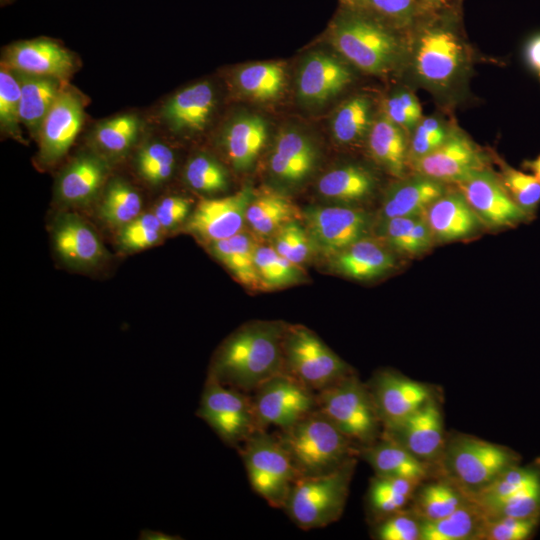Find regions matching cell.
I'll return each instance as SVG.
<instances>
[{"mask_svg": "<svg viewBox=\"0 0 540 540\" xmlns=\"http://www.w3.org/2000/svg\"><path fill=\"white\" fill-rule=\"evenodd\" d=\"M457 20V10L428 14L410 30L413 79L439 97L462 90L471 68V55Z\"/></svg>", "mask_w": 540, "mask_h": 540, "instance_id": "6da1fadb", "label": "cell"}, {"mask_svg": "<svg viewBox=\"0 0 540 540\" xmlns=\"http://www.w3.org/2000/svg\"><path fill=\"white\" fill-rule=\"evenodd\" d=\"M286 327L276 322H255L233 333L220 347L208 378L249 393L283 371Z\"/></svg>", "mask_w": 540, "mask_h": 540, "instance_id": "7a4b0ae2", "label": "cell"}, {"mask_svg": "<svg viewBox=\"0 0 540 540\" xmlns=\"http://www.w3.org/2000/svg\"><path fill=\"white\" fill-rule=\"evenodd\" d=\"M394 28L365 9L342 6L329 27L336 50L358 69L370 74L391 71L403 58Z\"/></svg>", "mask_w": 540, "mask_h": 540, "instance_id": "3957f363", "label": "cell"}, {"mask_svg": "<svg viewBox=\"0 0 540 540\" xmlns=\"http://www.w3.org/2000/svg\"><path fill=\"white\" fill-rule=\"evenodd\" d=\"M277 437L299 478L330 473L359 455L358 447L317 409Z\"/></svg>", "mask_w": 540, "mask_h": 540, "instance_id": "277c9868", "label": "cell"}, {"mask_svg": "<svg viewBox=\"0 0 540 540\" xmlns=\"http://www.w3.org/2000/svg\"><path fill=\"white\" fill-rule=\"evenodd\" d=\"M356 457L338 469L319 476L300 477L292 485L283 509L302 529L325 527L344 510Z\"/></svg>", "mask_w": 540, "mask_h": 540, "instance_id": "5b68a950", "label": "cell"}, {"mask_svg": "<svg viewBox=\"0 0 540 540\" xmlns=\"http://www.w3.org/2000/svg\"><path fill=\"white\" fill-rule=\"evenodd\" d=\"M320 411L351 442L369 446L381 436L382 425L372 393L350 374L316 393Z\"/></svg>", "mask_w": 540, "mask_h": 540, "instance_id": "8992f818", "label": "cell"}, {"mask_svg": "<svg viewBox=\"0 0 540 540\" xmlns=\"http://www.w3.org/2000/svg\"><path fill=\"white\" fill-rule=\"evenodd\" d=\"M283 371L315 393L352 374L347 363L301 325L285 329Z\"/></svg>", "mask_w": 540, "mask_h": 540, "instance_id": "52a82bcc", "label": "cell"}, {"mask_svg": "<svg viewBox=\"0 0 540 540\" xmlns=\"http://www.w3.org/2000/svg\"><path fill=\"white\" fill-rule=\"evenodd\" d=\"M239 452L253 490L269 505L284 508L299 475L278 437L258 431L245 441Z\"/></svg>", "mask_w": 540, "mask_h": 540, "instance_id": "ba28073f", "label": "cell"}, {"mask_svg": "<svg viewBox=\"0 0 540 540\" xmlns=\"http://www.w3.org/2000/svg\"><path fill=\"white\" fill-rule=\"evenodd\" d=\"M445 458L451 481L464 494L485 487L520 460L519 455L507 447L471 436L454 438Z\"/></svg>", "mask_w": 540, "mask_h": 540, "instance_id": "9c48e42d", "label": "cell"}, {"mask_svg": "<svg viewBox=\"0 0 540 540\" xmlns=\"http://www.w3.org/2000/svg\"><path fill=\"white\" fill-rule=\"evenodd\" d=\"M196 415L205 421L227 445L240 447L253 434L257 425L253 399L247 393L224 386L208 378Z\"/></svg>", "mask_w": 540, "mask_h": 540, "instance_id": "30bf717a", "label": "cell"}, {"mask_svg": "<svg viewBox=\"0 0 540 540\" xmlns=\"http://www.w3.org/2000/svg\"><path fill=\"white\" fill-rule=\"evenodd\" d=\"M253 406L257 425L286 429L317 409L316 393L282 371L255 391Z\"/></svg>", "mask_w": 540, "mask_h": 540, "instance_id": "8fae6325", "label": "cell"}, {"mask_svg": "<svg viewBox=\"0 0 540 540\" xmlns=\"http://www.w3.org/2000/svg\"><path fill=\"white\" fill-rule=\"evenodd\" d=\"M410 167L416 174L444 184L457 185L488 168V156L471 138L454 126L441 146Z\"/></svg>", "mask_w": 540, "mask_h": 540, "instance_id": "7c38bea8", "label": "cell"}, {"mask_svg": "<svg viewBox=\"0 0 540 540\" xmlns=\"http://www.w3.org/2000/svg\"><path fill=\"white\" fill-rule=\"evenodd\" d=\"M303 216L315 247L331 257L367 236L370 225L365 211L347 206H312Z\"/></svg>", "mask_w": 540, "mask_h": 540, "instance_id": "4fadbf2b", "label": "cell"}, {"mask_svg": "<svg viewBox=\"0 0 540 540\" xmlns=\"http://www.w3.org/2000/svg\"><path fill=\"white\" fill-rule=\"evenodd\" d=\"M457 186L485 227H514L531 219L511 199L498 175L489 168L477 172Z\"/></svg>", "mask_w": 540, "mask_h": 540, "instance_id": "5bb4252c", "label": "cell"}, {"mask_svg": "<svg viewBox=\"0 0 540 540\" xmlns=\"http://www.w3.org/2000/svg\"><path fill=\"white\" fill-rule=\"evenodd\" d=\"M254 195L249 187L223 197L201 200L186 223V230L209 243L242 232L246 210Z\"/></svg>", "mask_w": 540, "mask_h": 540, "instance_id": "9a60e30c", "label": "cell"}, {"mask_svg": "<svg viewBox=\"0 0 540 540\" xmlns=\"http://www.w3.org/2000/svg\"><path fill=\"white\" fill-rule=\"evenodd\" d=\"M83 119L82 99L75 92L61 88L37 137L43 164H54L66 154L80 132Z\"/></svg>", "mask_w": 540, "mask_h": 540, "instance_id": "2e32d148", "label": "cell"}, {"mask_svg": "<svg viewBox=\"0 0 540 540\" xmlns=\"http://www.w3.org/2000/svg\"><path fill=\"white\" fill-rule=\"evenodd\" d=\"M381 437L390 438L425 463L435 461L444 451L443 418L431 398L400 423L386 427Z\"/></svg>", "mask_w": 540, "mask_h": 540, "instance_id": "e0dca14e", "label": "cell"}, {"mask_svg": "<svg viewBox=\"0 0 540 540\" xmlns=\"http://www.w3.org/2000/svg\"><path fill=\"white\" fill-rule=\"evenodd\" d=\"M369 389L384 428L400 423L431 399L425 384L392 371L375 375Z\"/></svg>", "mask_w": 540, "mask_h": 540, "instance_id": "ac0fdd59", "label": "cell"}, {"mask_svg": "<svg viewBox=\"0 0 540 540\" xmlns=\"http://www.w3.org/2000/svg\"><path fill=\"white\" fill-rule=\"evenodd\" d=\"M3 63L18 73L59 81L67 79L75 70L72 54L48 39L26 40L10 45L6 49Z\"/></svg>", "mask_w": 540, "mask_h": 540, "instance_id": "d6986e66", "label": "cell"}, {"mask_svg": "<svg viewBox=\"0 0 540 540\" xmlns=\"http://www.w3.org/2000/svg\"><path fill=\"white\" fill-rule=\"evenodd\" d=\"M352 81L351 71L336 58L320 52L308 55L297 76L302 101L320 104L339 94Z\"/></svg>", "mask_w": 540, "mask_h": 540, "instance_id": "ffe728a7", "label": "cell"}, {"mask_svg": "<svg viewBox=\"0 0 540 540\" xmlns=\"http://www.w3.org/2000/svg\"><path fill=\"white\" fill-rule=\"evenodd\" d=\"M423 215L436 242L470 238L484 226L459 190L443 194Z\"/></svg>", "mask_w": 540, "mask_h": 540, "instance_id": "44dd1931", "label": "cell"}, {"mask_svg": "<svg viewBox=\"0 0 540 540\" xmlns=\"http://www.w3.org/2000/svg\"><path fill=\"white\" fill-rule=\"evenodd\" d=\"M215 102L211 84L199 82L172 96L163 106L162 118L177 133L201 131L210 120Z\"/></svg>", "mask_w": 540, "mask_h": 540, "instance_id": "7402d4cb", "label": "cell"}, {"mask_svg": "<svg viewBox=\"0 0 540 540\" xmlns=\"http://www.w3.org/2000/svg\"><path fill=\"white\" fill-rule=\"evenodd\" d=\"M446 192V184L420 174L400 178L384 196L380 220L422 215Z\"/></svg>", "mask_w": 540, "mask_h": 540, "instance_id": "603a6c76", "label": "cell"}, {"mask_svg": "<svg viewBox=\"0 0 540 540\" xmlns=\"http://www.w3.org/2000/svg\"><path fill=\"white\" fill-rule=\"evenodd\" d=\"M395 265L392 250L381 240L367 236L333 256V266L338 273L359 281L381 277Z\"/></svg>", "mask_w": 540, "mask_h": 540, "instance_id": "cb8c5ba5", "label": "cell"}, {"mask_svg": "<svg viewBox=\"0 0 540 540\" xmlns=\"http://www.w3.org/2000/svg\"><path fill=\"white\" fill-rule=\"evenodd\" d=\"M316 149L311 140L296 130L281 132L270 155L269 167L275 177L286 183H298L312 171Z\"/></svg>", "mask_w": 540, "mask_h": 540, "instance_id": "d4e9b609", "label": "cell"}, {"mask_svg": "<svg viewBox=\"0 0 540 540\" xmlns=\"http://www.w3.org/2000/svg\"><path fill=\"white\" fill-rule=\"evenodd\" d=\"M406 133L382 113L373 121L367 135L372 158L389 174L399 179L405 177L409 167V139Z\"/></svg>", "mask_w": 540, "mask_h": 540, "instance_id": "484cf974", "label": "cell"}, {"mask_svg": "<svg viewBox=\"0 0 540 540\" xmlns=\"http://www.w3.org/2000/svg\"><path fill=\"white\" fill-rule=\"evenodd\" d=\"M381 441L362 447L359 455L373 468L375 475L421 482L428 475L427 463L418 459L398 442L381 437Z\"/></svg>", "mask_w": 540, "mask_h": 540, "instance_id": "4316f807", "label": "cell"}, {"mask_svg": "<svg viewBox=\"0 0 540 540\" xmlns=\"http://www.w3.org/2000/svg\"><path fill=\"white\" fill-rule=\"evenodd\" d=\"M267 139L265 121L257 115L235 118L224 130L223 145L232 166L249 169L256 161Z\"/></svg>", "mask_w": 540, "mask_h": 540, "instance_id": "83f0119b", "label": "cell"}, {"mask_svg": "<svg viewBox=\"0 0 540 540\" xmlns=\"http://www.w3.org/2000/svg\"><path fill=\"white\" fill-rule=\"evenodd\" d=\"M54 242L60 257L73 266H92L104 255L95 232L77 217L69 216L58 224Z\"/></svg>", "mask_w": 540, "mask_h": 540, "instance_id": "f1b7e54d", "label": "cell"}, {"mask_svg": "<svg viewBox=\"0 0 540 540\" xmlns=\"http://www.w3.org/2000/svg\"><path fill=\"white\" fill-rule=\"evenodd\" d=\"M15 73L21 89L20 121L32 135L38 137L43 120L61 90V81L49 77Z\"/></svg>", "mask_w": 540, "mask_h": 540, "instance_id": "f546056e", "label": "cell"}, {"mask_svg": "<svg viewBox=\"0 0 540 540\" xmlns=\"http://www.w3.org/2000/svg\"><path fill=\"white\" fill-rule=\"evenodd\" d=\"M257 246L252 235L243 231L209 243L211 254L225 265L242 285L254 290L262 288L255 265Z\"/></svg>", "mask_w": 540, "mask_h": 540, "instance_id": "4dcf8cb0", "label": "cell"}, {"mask_svg": "<svg viewBox=\"0 0 540 540\" xmlns=\"http://www.w3.org/2000/svg\"><path fill=\"white\" fill-rule=\"evenodd\" d=\"M299 213L284 195L265 189L254 193L246 210V223L259 237L274 235L285 224L295 221Z\"/></svg>", "mask_w": 540, "mask_h": 540, "instance_id": "1f68e13d", "label": "cell"}, {"mask_svg": "<svg viewBox=\"0 0 540 540\" xmlns=\"http://www.w3.org/2000/svg\"><path fill=\"white\" fill-rule=\"evenodd\" d=\"M376 179L366 168L345 165L325 173L318 181V192L325 198L355 203L367 199L375 190Z\"/></svg>", "mask_w": 540, "mask_h": 540, "instance_id": "d6a6232c", "label": "cell"}, {"mask_svg": "<svg viewBox=\"0 0 540 540\" xmlns=\"http://www.w3.org/2000/svg\"><path fill=\"white\" fill-rule=\"evenodd\" d=\"M378 230L386 246L406 256L423 254L435 242L423 214L380 221Z\"/></svg>", "mask_w": 540, "mask_h": 540, "instance_id": "836d02e7", "label": "cell"}, {"mask_svg": "<svg viewBox=\"0 0 540 540\" xmlns=\"http://www.w3.org/2000/svg\"><path fill=\"white\" fill-rule=\"evenodd\" d=\"M105 177L104 164L93 156H82L63 173L59 181V195L68 203H82L91 199Z\"/></svg>", "mask_w": 540, "mask_h": 540, "instance_id": "e575fe53", "label": "cell"}, {"mask_svg": "<svg viewBox=\"0 0 540 540\" xmlns=\"http://www.w3.org/2000/svg\"><path fill=\"white\" fill-rule=\"evenodd\" d=\"M412 511L422 521L444 518L464 505L468 499L451 480L436 481L417 488Z\"/></svg>", "mask_w": 540, "mask_h": 540, "instance_id": "d590c367", "label": "cell"}, {"mask_svg": "<svg viewBox=\"0 0 540 540\" xmlns=\"http://www.w3.org/2000/svg\"><path fill=\"white\" fill-rule=\"evenodd\" d=\"M483 517L469 500L448 516L421 520L420 540H475Z\"/></svg>", "mask_w": 540, "mask_h": 540, "instance_id": "8d00e7d4", "label": "cell"}, {"mask_svg": "<svg viewBox=\"0 0 540 540\" xmlns=\"http://www.w3.org/2000/svg\"><path fill=\"white\" fill-rule=\"evenodd\" d=\"M421 482L375 475L370 481L368 504L379 520L405 509Z\"/></svg>", "mask_w": 540, "mask_h": 540, "instance_id": "74e56055", "label": "cell"}, {"mask_svg": "<svg viewBox=\"0 0 540 540\" xmlns=\"http://www.w3.org/2000/svg\"><path fill=\"white\" fill-rule=\"evenodd\" d=\"M234 81L246 96L269 101L280 95L285 83V72L279 63H254L240 68L234 75Z\"/></svg>", "mask_w": 540, "mask_h": 540, "instance_id": "f35d334b", "label": "cell"}, {"mask_svg": "<svg viewBox=\"0 0 540 540\" xmlns=\"http://www.w3.org/2000/svg\"><path fill=\"white\" fill-rule=\"evenodd\" d=\"M372 123L370 100L365 96H354L338 108L333 116L331 128L338 143L350 145L367 136Z\"/></svg>", "mask_w": 540, "mask_h": 540, "instance_id": "ab89813d", "label": "cell"}, {"mask_svg": "<svg viewBox=\"0 0 540 540\" xmlns=\"http://www.w3.org/2000/svg\"><path fill=\"white\" fill-rule=\"evenodd\" d=\"M255 265L262 288L285 287L303 278L301 266L281 256L271 246H257Z\"/></svg>", "mask_w": 540, "mask_h": 540, "instance_id": "60d3db41", "label": "cell"}, {"mask_svg": "<svg viewBox=\"0 0 540 540\" xmlns=\"http://www.w3.org/2000/svg\"><path fill=\"white\" fill-rule=\"evenodd\" d=\"M142 199L127 183L113 181L101 204V217L112 226H125L140 214Z\"/></svg>", "mask_w": 540, "mask_h": 540, "instance_id": "b9f144b4", "label": "cell"}, {"mask_svg": "<svg viewBox=\"0 0 540 540\" xmlns=\"http://www.w3.org/2000/svg\"><path fill=\"white\" fill-rule=\"evenodd\" d=\"M139 126L135 115H118L99 123L94 131V139L105 152L121 155L135 143Z\"/></svg>", "mask_w": 540, "mask_h": 540, "instance_id": "7bdbcfd3", "label": "cell"}, {"mask_svg": "<svg viewBox=\"0 0 540 540\" xmlns=\"http://www.w3.org/2000/svg\"><path fill=\"white\" fill-rule=\"evenodd\" d=\"M497 174L511 199L531 218L540 205V182L533 174L517 170L499 160Z\"/></svg>", "mask_w": 540, "mask_h": 540, "instance_id": "ee69618b", "label": "cell"}, {"mask_svg": "<svg viewBox=\"0 0 540 540\" xmlns=\"http://www.w3.org/2000/svg\"><path fill=\"white\" fill-rule=\"evenodd\" d=\"M363 9L396 30L410 31L428 15L419 0H366Z\"/></svg>", "mask_w": 540, "mask_h": 540, "instance_id": "f6af8a7d", "label": "cell"}, {"mask_svg": "<svg viewBox=\"0 0 540 540\" xmlns=\"http://www.w3.org/2000/svg\"><path fill=\"white\" fill-rule=\"evenodd\" d=\"M453 127L439 116L422 117L410 133L409 166L441 146L451 134Z\"/></svg>", "mask_w": 540, "mask_h": 540, "instance_id": "bcb514c9", "label": "cell"}, {"mask_svg": "<svg viewBox=\"0 0 540 540\" xmlns=\"http://www.w3.org/2000/svg\"><path fill=\"white\" fill-rule=\"evenodd\" d=\"M20 83L14 71L1 66L0 70V126L1 130L18 141H23L20 121Z\"/></svg>", "mask_w": 540, "mask_h": 540, "instance_id": "7dc6e473", "label": "cell"}, {"mask_svg": "<svg viewBox=\"0 0 540 540\" xmlns=\"http://www.w3.org/2000/svg\"><path fill=\"white\" fill-rule=\"evenodd\" d=\"M185 179L190 187L202 193L223 191L228 184L223 166L205 154L196 155L187 163Z\"/></svg>", "mask_w": 540, "mask_h": 540, "instance_id": "c3c4849f", "label": "cell"}, {"mask_svg": "<svg viewBox=\"0 0 540 540\" xmlns=\"http://www.w3.org/2000/svg\"><path fill=\"white\" fill-rule=\"evenodd\" d=\"M540 524V516L483 519L475 540H527Z\"/></svg>", "mask_w": 540, "mask_h": 540, "instance_id": "681fc988", "label": "cell"}, {"mask_svg": "<svg viewBox=\"0 0 540 540\" xmlns=\"http://www.w3.org/2000/svg\"><path fill=\"white\" fill-rule=\"evenodd\" d=\"M273 236L274 249L299 266L307 262L314 252L315 245L308 231L296 220L285 224Z\"/></svg>", "mask_w": 540, "mask_h": 540, "instance_id": "f907efd6", "label": "cell"}, {"mask_svg": "<svg viewBox=\"0 0 540 540\" xmlns=\"http://www.w3.org/2000/svg\"><path fill=\"white\" fill-rule=\"evenodd\" d=\"M174 166L173 151L160 142L145 145L137 156L139 174L152 184L166 181L171 176Z\"/></svg>", "mask_w": 540, "mask_h": 540, "instance_id": "816d5d0a", "label": "cell"}, {"mask_svg": "<svg viewBox=\"0 0 540 540\" xmlns=\"http://www.w3.org/2000/svg\"><path fill=\"white\" fill-rule=\"evenodd\" d=\"M383 114L409 133L423 117L418 98L405 88L395 90L385 99Z\"/></svg>", "mask_w": 540, "mask_h": 540, "instance_id": "f5cc1de1", "label": "cell"}, {"mask_svg": "<svg viewBox=\"0 0 540 540\" xmlns=\"http://www.w3.org/2000/svg\"><path fill=\"white\" fill-rule=\"evenodd\" d=\"M161 229L162 226L155 214L145 213L122 227L119 242L127 250L145 249L160 239Z\"/></svg>", "mask_w": 540, "mask_h": 540, "instance_id": "db71d44e", "label": "cell"}, {"mask_svg": "<svg viewBox=\"0 0 540 540\" xmlns=\"http://www.w3.org/2000/svg\"><path fill=\"white\" fill-rule=\"evenodd\" d=\"M421 520L411 510L393 513L381 520L375 529L380 540H420Z\"/></svg>", "mask_w": 540, "mask_h": 540, "instance_id": "11a10c76", "label": "cell"}, {"mask_svg": "<svg viewBox=\"0 0 540 540\" xmlns=\"http://www.w3.org/2000/svg\"><path fill=\"white\" fill-rule=\"evenodd\" d=\"M192 202L182 196H169L162 199L154 210L162 229H169L183 222L191 209Z\"/></svg>", "mask_w": 540, "mask_h": 540, "instance_id": "9f6ffc18", "label": "cell"}, {"mask_svg": "<svg viewBox=\"0 0 540 540\" xmlns=\"http://www.w3.org/2000/svg\"><path fill=\"white\" fill-rule=\"evenodd\" d=\"M523 59L527 68L540 79V32L531 35L523 47Z\"/></svg>", "mask_w": 540, "mask_h": 540, "instance_id": "6f0895ef", "label": "cell"}, {"mask_svg": "<svg viewBox=\"0 0 540 540\" xmlns=\"http://www.w3.org/2000/svg\"><path fill=\"white\" fill-rule=\"evenodd\" d=\"M428 14H440L456 10L455 0H419Z\"/></svg>", "mask_w": 540, "mask_h": 540, "instance_id": "680465c9", "label": "cell"}, {"mask_svg": "<svg viewBox=\"0 0 540 540\" xmlns=\"http://www.w3.org/2000/svg\"><path fill=\"white\" fill-rule=\"evenodd\" d=\"M139 539L141 540H179L178 535H170L161 531L143 529L140 532Z\"/></svg>", "mask_w": 540, "mask_h": 540, "instance_id": "91938a15", "label": "cell"}, {"mask_svg": "<svg viewBox=\"0 0 540 540\" xmlns=\"http://www.w3.org/2000/svg\"><path fill=\"white\" fill-rule=\"evenodd\" d=\"M523 167L526 170H529L532 172V174L538 179L540 182V155L537 156L533 160H526L523 162Z\"/></svg>", "mask_w": 540, "mask_h": 540, "instance_id": "94428289", "label": "cell"}, {"mask_svg": "<svg viewBox=\"0 0 540 540\" xmlns=\"http://www.w3.org/2000/svg\"><path fill=\"white\" fill-rule=\"evenodd\" d=\"M342 6L355 9H363L366 4V0H340Z\"/></svg>", "mask_w": 540, "mask_h": 540, "instance_id": "6125c7cd", "label": "cell"}, {"mask_svg": "<svg viewBox=\"0 0 540 540\" xmlns=\"http://www.w3.org/2000/svg\"><path fill=\"white\" fill-rule=\"evenodd\" d=\"M12 1L13 0H0L2 6L11 3Z\"/></svg>", "mask_w": 540, "mask_h": 540, "instance_id": "be15d7a7", "label": "cell"}, {"mask_svg": "<svg viewBox=\"0 0 540 540\" xmlns=\"http://www.w3.org/2000/svg\"><path fill=\"white\" fill-rule=\"evenodd\" d=\"M455 2H456V0H455Z\"/></svg>", "mask_w": 540, "mask_h": 540, "instance_id": "e7e4bbea", "label": "cell"}]
</instances>
